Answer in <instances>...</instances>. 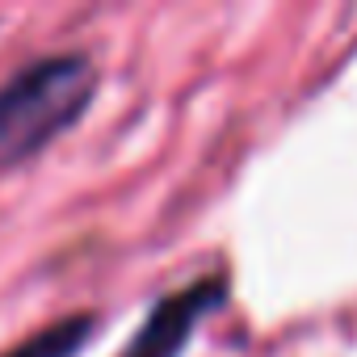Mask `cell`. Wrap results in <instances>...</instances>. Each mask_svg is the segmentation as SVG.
<instances>
[{"instance_id":"6da1fadb","label":"cell","mask_w":357,"mask_h":357,"mask_svg":"<svg viewBox=\"0 0 357 357\" xmlns=\"http://www.w3.org/2000/svg\"><path fill=\"white\" fill-rule=\"evenodd\" d=\"M97 93V68L84 55H47L0 84V172L47 151L80 122Z\"/></svg>"},{"instance_id":"3957f363","label":"cell","mask_w":357,"mask_h":357,"mask_svg":"<svg viewBox=\"0 0 357 357\" xmlns=\"http://www.w3.org/2000/svg\"><path fill=\"white\" fill-rule=\"evenodd\" d=\"M93 315H68V319H55L51 328H38L30 332L22 344H13L5 357H76L84 349V340L93 336Z\"/></svg>"},{"instance_id":"7a4b0ae2","label":"cell","mask_w":357,"mask_h":357,"mask_svg":"<svg viewBox=\"0 0 357 357\" xmlns=\"http://www.w3.org/2000/svg\"><path fill=\"white\" fill-rule=\"evenodd\" d=\"M223 298H227V278H206L160 298L143 319V328L135 332V340L122 349V357H181L198 319L211 315Z\"/></svg>"}]
</instances>
